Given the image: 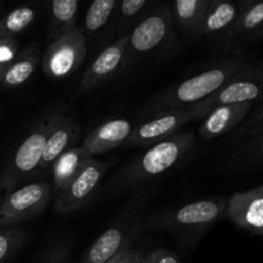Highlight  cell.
I'll use <instances>...</instances> for the list:
<instances>
[{
	"label": "cell",
	"mask_w": 263,
	"mask_h": 263,
	"mask_svg": "<svg viewBox=\"0 0 263 263\" xmlns=\"http://www.w3.org/2000/svg\"><path fill=\"white\" fill-rule=\"evenodd\" d=\"M144 258H145V253L143 251L128 248L108 263H143Z\"/></svg>",
	"instance_id": "cell-32"
},
{
	"label": "cell",
	"mask_w": 263,
	"mask_h": 263,
	"mask_svg": "<svg viewBox=\"0 0 263 263\" xmlns=\"http://www.w3.org/2000/svg\"><path fill=\"white\" fill-rule=\"evenodd\" d=\"M133 128V123L126 118L108 120L97 126L85 138L81 146L91 157L104 154L127 143Z\"/></svg>",
	"instance_id": "cell-18"
},
{
	"label": "cell",
	"mask_w": 263,
	"mask_h": 263,
	"mask_svg": "<svg viewBox=\"0 0 263 263\" xmlns=\"http://www.w3.org/2000/svg\"><path fill=\"white\" fill-rule=\"evenodd\" d=\"M128 33L118 37L108 46H105L94 61L90 63L80 81V91L91 92L105 86L116 74L120 73L125 58Z\"/></svg>",
	"instance_id": "cell-13"
},
{
	"label": "cell",
	"mask_w": 263,
	"mask_h": 263,
	"mask_svg": "<svg viewBox=\"0 0 263 263\" xmlns=\"http://www.w3.org/2000/svg\"><path fill=\"white\" fill-rule=\"evenodd\" d=\"M247 62L244 55H229L213 62L199 73L170 85L154 95L148 104V112L154 115L198 104L222 87Z\"/></svg>",
	"instance_id": "cell-1"
},
{
	"label": "cell",
	"mask_w": 263,
	"mask_h": 263,
	"mask_svg": "<svg viewBox=\"0 0 263 263\" xmlns=\"http://www.w3.org/2000/svg\"><path fill=\"white\" fill-rule=\"evenodd\" d=\"M40 62V54L35 44L27 46L18 53L2 80V86L5 89H14L21 86L32 77Z\"/></svg>",
	"instance_id": "cell-22"
},
{
	"label": "cell",
	"mask_w": 263,
	"mask_h": 263,
	"mask_svg": "<svg viewBox=\"0 0 263 263\" xmlns=\"http://www.w3.org/2000/svg\"><path fill=\"white\" fill-rule=\"evenodd\" d=\"M253 103H244L215 108L202 118V123L198 128V135L202 139L210 140L231 133L243 123V121L253 110Z\"/></svg>",
	"instance_id": "cell-17"
},
{
	"label": "cell",
	"mask_w": 263,
	"mask_h": 263,
	"mask_svg": "<svg viewBox=\"0 0 263 263\" xmlns=\"http://www.w3.org/2000/svg\"><path fill=\"white\" fill-rule=\"evenodd\" d=\"M86 53V36L77 26L49 43L41 59L44 73L50 79L72 76L84 64Z\"/></svg>",
	"instance_id": "cell-8"
},
{
	"label": "cell",
	"mask_w": 263,
	"mask_h": 263,
	"mask_svg": "<svg viewBox=\"0 0 263 263\" xmlns=\"http://www.w3.org/2000/svg\"><path fill=\"white\" fill-rule=\"evenodd\" d=\"M211 0H176L171 8L172 21L190 39L200 37L203 21Z\"/></svg>",
	"instance_id": "cell-20"
},
{
	"label": "cell",
	"mask_w": 263,
	"mask_h": 263,
	"mask_svg": "<svg viewBox=\"0 0 263 263\" xmlns=\"http://www.w3.org/2000/svg\"><path fill=\"white\" fill-rule=\"evenodd\" d=\"M229 198H208L168 208L151 216L148 228L164 231L184 246H195L216 222L225 217Z\"/></svg>",
	"instance_id": "cell-4"
},
{
	"label": "cell",
	"mask_w": 263,
	"mask_h": 263,
	"mask_svg": "<svg viewBox=\"0 0 263 263\" xmlns=\"http://www.w3.org/2000/svg\"><path fill=\"white\" fill-rule=\"evenodd\" d=\"M36 18V9L31 5H21L0 18V37L15 39L30 27Z\"/></svg>",
	"instance_id": "cell-24"
},
{
	"label": "cell",
	"mask_w": 263,
	"mask_h": 263,
	"mask_svg": "<svg viewBox=\"0 0 263 263\" xmlns=\"http://www.w3.org/2000/svg\"><path fill=\"white\" fill-rule=\"evenodd\" d=\"M27 231L18 228H0V263H5L27 239Z\"/></svg>",
	"instance_id": "cell-28"
},
{
	"label": "cell",
	"mask_w": 263,
	"mask_h": 263,
	"mask_svg": "<svg viewBox=\"0 0 263 263\" xmlns=\"http://www.w3.org/2000/svg\"><path fill=\"white\" fill-rule=\"evenodd\" d=\"M262 235H263V231H262Z\"/></svg>",
	"instance_id": "cell-33"
},
{
	"label": "cell",
	"mask_w": 263,
	"mask_h": 263,
	"mask_svg": "<svg viewBox=\"0 0 263 263\" xmlns=\"http://www.w3.org/2000/svg\"><path fill=\"white\" fill-rule=\"evenodd\" d=\"M116 0H95L90 4L85 17V36H91L104 27L117 10Z\"/></svg>",
	"instance_id": "cell-25"
},
{
	"label": "cell",
	"mask_w": 263,
	"mask_h": 263,
	"mask_svg": "<svg viewBox=\"0 0 263 263\" xmlns=\"http://www.w3.org/2000/svg\"><path fill=\"white\" fill-rule=\"evenodd\" d=\"M197 141L190 131H180L171 138L148 146L113 177L112 187L130 190L153 181L181 164L194 151Z\"/></svg>",
	"instance_id": "cell-2"
},
{
	"label": "cell",
	"mask_w": 263,
	"mask_h": 263,
	"mask_svg": "<svg viewBox=\"0 0 263 263\" xmlns=\"http://www.w3.org/2000/svg\"><path fill=\"white\" fill-rule=\"evenodd\" d=\"M263 102V59L248 61L222 87L198 104L187 108L192 120H202L222 105Z\"/></svg>",
	"instance_id": "cell-6"
},
{
	"label": "cell",
	"mask_w": 263,
	"mask_h": 263,
	"mask_svg": "<svg viewBox=\"0 0 263 263\" xmlns=\"http://www.w3.org/2000/svg\"><path fill=\"white\" fill-rule=\"evenodd\" d=\"M190 121L193 120L187 108L154 113L151 120L133 128L126 144L133 148H148L180 133Z\"/></svg>",
	"instance_id": "cell-11"
},
{
	"label": "cell",
	"mask_w": 263,
	"mask_h": 263,
	"mask_svg": "<svg viewBox=\"0 0 263 263\" xmlns=\"http://www.w3.org/2000/svg\"><path fill=\"white\" fill-rule=\"evenodd\" d=\"M263 41V2L246 0L230 44L231 55H243L247 45Z\"/></svg>",
	"instance_id": "cell-16"
},
{
	"label": "cell",
	"mask_w": 263,
	"mask_h": 263,
	"mask_svg": "<svg viewBox=\"0 0 263 263\" xmlns=\"http://www.w3.org/2000/svg\"><path fill=\"white\" fill-rule=\"evenodd\" d=\"M71 243L68 240H62L46 252L45 256L40 258L37 263H68L71 253Z\"/></svg>",
	"instance_id": "cell-30"
},
{
	"label": "cell",
	"mask_w": 263,
	"mask_h": 263,
	"mask_svg": "<svg viewBox=\"0 0 263 263\" xmlns=\"http://www.w3.org/2000/svg\"><path fill=\"white\" fill-rule=\"evenodd\" d=\"M263 167V133L233 148L221 162L225 174H239Z\"/></svg>",
	"instance_id": "cell-19"
},
{
	"label": "cell",
	"mask_w": 263,
	"mask_h": 263,
	"mask_svg": "<svg viewBox=\"0 0 263 263\" xmlns=\"http://www.w3.org/2000/svg\"><path fill=\"white\" fill-rule=\"evenodd\" d=\"M57 110L44 115L21 141L0 175V197L37 177L39 166Z\"/></svg>",
	"instance_id": "cell-5"
},
{
	"label": "cell",
	"mask_w": 263,
	"mask_h": 263,
	"mask_svg": "<svg viewBox=\"0 0 263 263\" xmlns=\"http://www.w3.org/2000/svg\"><path fill=\"white\" fill-rule=\"evenodd\" d=\"M0 4H2V3H0Z\"/></svg>",
	"instance_id": "cell-34"
},
{
	"label": "cell",
	"mask_w": 263,
	"mask_h": 263,
	"mask_svg": "<svg viewBox=\"0 0 263 263\" xmlns=\"http://www.w3.org/2000/svg\"><path fill=\"white\" fill-rule=\"evenodd\" d=\"M49 43L77 27V0H54L49 4Z\"/></svg>",
	"instance_id": "cell-23"
},
{
	"label": "cell",
	"mask_w": 263,
	"mask_h": 263,
	"mask_svg": "<svg viewBox=\"0 0 263 263\" xmlns=\"http://www.w3.org/2000/svg\"><path fill=\"white\" fill-rule=\"evenodd\" d=\"M149 5L148 0H123L118 3L117 13V33L118 37L127 35L131 26L135 27L139 15L143 14L144 9Z\"/></svg>",
	"instance_id": "cell-27"
},
{
	"label": "cell",
	"mask_w": 263,
	"mask_h": 263,
	"mask_svg": "<svg viewBox=\"0 0 263 263\" xmlns=\"http://www.w3.org/2000/svg\"><path fill=\"white\" fill-rule=\"evenodd\" d=\"M261 133H263V102H261V104L256 109L249 113L248 117L238 128L233 131V134L226 140V145L235 148Z\"/></svg>",
	"instance_id": "cell-26"
},
{
	"label": "cell",
	"mask_w": 263,
	"mask_h": 263,
	"mask_svg": "<svg viewBox=\"0 0 263 263\" xmlns=\"http://www.w3.org/2000/svg\"><path fill=\"white\" fill-rule=\"evenodd\" d=\"M225 217L243 230L262 235L263 185L231 195L228 200Z\"/></svg>",
	"instance_id": "cell-15"
},
{
	"label": "cell",
	"mask_w": 263,
	"mask_h": 263,
	"mask_svg": "<svg viewBox=\"0 0 263 263\" xmlns=\"http://www.w3.org/2000/svg\"><path fill=\"white\" fill-rule=\"evenodd\" d=\"M244 2L211 0L203 21L200 37L207 41L213 53L230 54V44L236 21L243 10Z\"/></svg>",
	"instance_id": "cell-10"
},
{
	"label": "cell",
	"mask_w": 263,
	"mask_h": 263,
	"mask_svg": "<svg viewBox=\"0 0 263 263\" xmlns=\"http://www.w3.org/2000/svg\"><path fill=\"white\" fill-rule=\"evenodd\" d=\"M143 263H180V261L176 254H174L168 249L158 248L154 249L149 254H145Z\"/></svg>",
	"instance_id": "cell-31"
},
{
	"label": "cell",
	"mask_w": 263,
	"mask_h": 263,
	"mask_svg": "<svg viewBox=\"0 0 263 263\" xmlns=\"http://www.w3.org/2000/svg\"><path fill=\"white\" fill-rule=\"evenodd\" d=\"M51 199V185L45 181L22 185L0 197V228H15L37 217Z\"/></svg>",
	"instance_id": "cell-7"
},
{
	"label": "cell",
	"mask_w": 263,
	"mask_h": 263,
	"mask_svg": "<svg viewBox=\"0 0 263 263\" xmlns=\"http://www.w3.org/2000/svg\"><path fill=\"white\" fill-rule=\"evenodd\" d=\"M110 166V162L98 161L95 158L90 159L84 171L74 179V181L57 195V212L66 215L84 207L99 186L103 177L109 171Z\"/></svg>",
	"instance_id": "cell-12"
},
{
	"label": "cell",
	"mask_w": 263,
	"mask_h": 263,
	"mask_svg": "<svg viewBox=\"0 0 263 263\" xmlns=\"http://www.w3.org/2000/svg\"><path fill=\"white\" fill-rule=\"evenodd\" d=\"M81 133L79 122L69 113L58 109L46 140L45 149L41 157L37 176H45L51 171L59 157L72 148Z\"/></svg>",
	"instance_id": "cell-14"
},
{
	"label": "cell",
	"mask_w": 263,
	"mask_h": 263,
	"mask_svg": "<svg viewBox=\"0 0 263 263\" xmlns=\"http://www.w3.org/2000/svg\"><path fill=\"white\" fill-rule=\"evenodd\" d=\"M92 157L82 146H72L64 152L53 167L54 192L57 195L66 190L77 176L84 171Z\"/></svg>",
	"instance_id": "cell-21"
},
{
	"label": "cell",
	"mask_w": 263,
	"mask_h": 263,
	"mask_svg": "<svg viewBox=\"0 0 263 263\" xmlns=\"http://www.w3.org/2000/svg\"><path fill=\"white\" fill-rule=\"evenodd\" d=\"M180 50L182 44L175 32L170 4L159 5L146 13L128 32L125 58L118 74L128 73L146 59L172 55Z\"/></svg>",
	"instance_id": "cell-3"
},
{
	"label": "cell",
	"mask_w": 263,
	"mask_h": 263,
	"mask_svg": "<svg viewBox=\"0 0 263 263\" xmlns=\"http://www.w3.org/2000/svg\"><path fill=\"white\" fill-rule=\"evenodd\" d=\"M143 225L140 215L125 216L116 225L105 229L82 254L79 263H108L131 248Z\"/></svg>",
	"instance_id": "cell-9"
},
{
	"label": "cell",
	"mask_w": 263,
	"mask_h": 263,
	"mask_svg": "<svg viewBox=\"0 0 263 263\" xmlns=\"http://www.w3.org/2000/svg\"><path fill=\"white\" fill-rule=\"evenodd\" d=\"M18 53H20V44L17 39L0 37V84L5 72L17 58Z\"/></svg>",
	"instance_id": "cell-29"
}]
</instances>
